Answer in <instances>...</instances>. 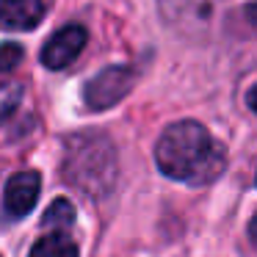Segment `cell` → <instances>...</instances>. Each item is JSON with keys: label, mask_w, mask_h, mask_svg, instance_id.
Returning a JSON list of instances; mask_svg holds the SVG:
<instances>
[{"label": "cell", "mask_w": 257, "mask_h": 257, "mask_svg": "<svg viewBox=\"0 0 257 257\" xmlns=\"http://www.w3.org/2000/svg\"><path fill=\"white\" fill-rule=\"evenodd\" d=\"M155 163L166 177L188 185H205L224 169V150L199 122H174L155 144Z\"/></svg>", "instance_id": "cell-1"}, {"label": "cell", "mask_w": 257, "mask_h": 257, "mask_svg": "<svg viewBox=\"0 0 257 257\" xmlns=\"http://www.w3.org/2000/svg\"><path fill=\"white\" fill-rule=\"evenodd\" d=\"M64 177L91 196L108 194L116 180V152L111 141L100 133H75L67 141Z\"/></svg>", "instance_id": "cell-2"}, {"label": "cell", "mask_w": 257, "mask_h": 257, "mask_svg": "<svg viewBox=\"0 0 257 257\" xmlns=\"http://www.w3.org/2000/svg\"><path fill=\"white\" fill-rule=\"evenodd\" d=\"M133 86H136V72L130 67H122V64L105 67L86 83L83 100L91 111H102V108H111L119 100H124Z\"/></svg>", "instance_id": "cell-3"}, {"label": "cell", "mask_w": 257, "mask_h": 257, "mask_svg": "<svg viewBox=\"0 0 257 257\" xmlns=\"http://www.w3.org/2000/svg\"><path fill=\"white\" fill-rule=\"evenodd\" d=\"M86 28L83 25H64L61 31L50 36L42 47V64L47 69H64L80 56V50L86 47Z\"/></svg>", "instance_id": "cell-4"}, {"label": "cell", "mask_w": 257, "mask_h": 257, "mask_svg": "<svg viewBox=\"0 0 257 257\" xmlns=\"http://www.w3.org/2000/svg\"><path fill=\"white\" fill-rule=\"evenodd\" d=\"M39 191H42V177L39 172H17L14 177H9L6 191H3V207H6L9 216H28L31 210L36 207V199H39Z\"/></svg>", "instance_id": "cell-5"}, {"label": "cell", "mask_w": 257, "mask_h": 257, "mask_svg": "<svg viewBox=\"0 0 257 257\" xmlns=\"http://www.w3.org/2000/svg\"><path fill=\"white\" fill-rule=\"evenodd\" d=\"M45 20L42 0H0V31H31Z\"/></svg>", "instance_id": "cell-6"}, {"label": "cell", "mask_w": 257, "mask_h": 257, "mask_svg": "<svg viewBox=\"0 0 257 257\" xmlns=\"http://www.w3.org/2000/svg\"><path fill=\"white\" fill-rule=\"evenodd\" d=\"M210 3L213 0H161L163 14L166 20H205L210 14Z\"/></svg>", "instance_id": "cell-7"}, {"label": "cell", "mask_w": 257, "mask_h": 257, "mask_svg": "<svg viewBox=\"0 0 257 257\" xmlns=\"http://www.w3.org/2000/svg\"><path fill=\"white\" fill-rule=\"evenodd\" d=\"M31 257H80L78 243L67 235L56 232V235H45L34 243L31 249Z\"/></svg>", "instance_id": "cell-8"}, {"label": "cell", "mask_w": 257, "mask_h": 257, "mask_svg": "<svg viewBox=\"0 0 257 257\" xmlns=\"http://www.w3.org/2000/svg\"><path fill=\"white\" fill-rule=\"evenodd\" d=\"M42 224L45 227H58V229H67L75 224V207L69 199H56L50 202V207L45 210L42 216Z\"/></svg>", "instance_id": "cell-9"}, {"label": "cell", "mask_w": 257, "mask_h": 257, "mask_svg": "<svg viewBox=\"0 0 257 257\" xmlns=\"http://www.w3.org/2000/svg\"><path fill=\"white\" fill-rule=\"evenodd\" d=\"M20 100H23V86L20 83H0V124L17 111Z\"/></svg>", "instance_id": "cell-10"}, {"label": "cell", "mask_w": 257, "mask_h": 257, "mask_svg": "<svg viewBox=\"0 0 257 257\" xmlns=\"http://www.w3.org/2000/svg\"><path fill=\"white\" fill-rule=\"evenodd\" d=\"M23 47L17 42H0V72H9L23 61Z\"/></svg>", "instance_id": "cell-11"}]
</instances>
